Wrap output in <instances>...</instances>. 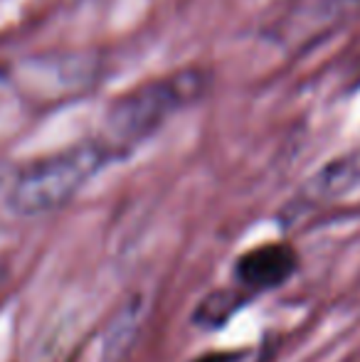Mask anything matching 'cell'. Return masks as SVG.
Instances as JSON below:
<instances>
[{
	"mask_svg": "<svg viewBox=\"0 0 360 362\" xmlns=\"http://www.w3.org/2000/svg\"><path fill=\"white\" fill-rule=\"evenodd\" d=\"M235 355H207V358L197 360V362H232Z\"/></svg>",
	"mask_w": 360,
	"mask_h": 362,
	"instance_id": "7",
	"label": "cell"
},
{
	"mask_svg": "<svg viewBox=\"0 0 360 362\" xmlns=\"http://www.w3.org/2000/svg\"><path fill=\"white\" fill-rule=\"evenodd\" d=\"M360 185V148L353 153L336 158L323 170H318L306 185V195L311 200H333L346 195L348 190Z\"/></svg>",
	"mask_w": 360,
	"mask_h": 362,
	"instance_id": "4",
	"label": "cell"
},
{
	"mask_svg": "<svg viewBox=\"0 0 360 362\" xmlns=\"http://www.w3.org/2000/svg\"><path fill=\"white\" fill-rule=\"evenodd\" d=\"M296 272V254L286 244L252 249L237 259L235 279L242 291H269L277 288Z\"/></svg>",
	"mask_w": 360,
	"mask_h": 362,
	"instance_id": "3",
	"label": "cell"
},
{
	"mask_svg": "<svg viewBox=\"0 0 360 362\" xmlns=\"http://www.w3.org/2000/svg\"><path fill=\"white\" fill-rule=\"evenodd\" d=\"M242 303V298H237L230 291H222V293H212L210 298H205L200 305H197V323L207 325V328H217L222 325L232 313L237 310V305Z\"/></svg>",
	"mask_w": 360,
	"mask_h": 362,
	"instance_id": "6",
	"label": "cell"
},
{
	"mask_svg": "<svg viewBox=\"0 0 360 362\" xmlns=\"http://www.w3.org/2000/svg\"><path fill=\"white\" fill-rule=\"evenodd\" d=\"M8 180H10V175H8V168L0 163V187L3 185H8Z\"/></svg>",
	"mask_w": 360,
	"mask_h": 362,
	"instance_id": "8",
	"label": "cell"
},
{
	"mask_svg": "<svg viewBox=\"0 0 360 362\" xmlns=\"http://www.w3.org/2000/svg\"><path fill=\"white\" fill-rule=\"evenodd\" d=\"M116 156L119 151L99 136L30 163L8 180V210L18 217H42L62 210Z\"/></svg>",
	"mask_w": 360,
	"mask_h": 362,
	"instance_id": "1",
	"label": "cell"
},
{
	"mask_svg": "<svg viewBox=\"0 0 360 362\" xmlns=\"http://www.w3.org/2000/svg\"><path fill=\"white\" fill-rule=\"evenodd\" d=\"M210 86L205 69H182L163 79L146 81L119 96L104 116V139L119 153L156 136L175 114L195 104Z\"/></svg>",
	"mask_w": 360,
	"mask_h": 362,
	"instance_id": "2",
	"label": "cell"
},
{
	"mask_svg": "<svg viewBox=\"0 0 360 362\" xmlns=\"http://www.w3.org/2000/svg\"><path fill=\"white\" fill-rule=\"evenodd\" d=\"M144 300L139 298H131L129 303L121 305L119 313L114 315V320H111L104 333V362H116L126 358L136 335H139L141 323H144Z\"/></svg>",
	"mask_w": 360,
	"mask_h": 362,
	"instance_id": "5",
	"label": "cell"
}]
</instances>
